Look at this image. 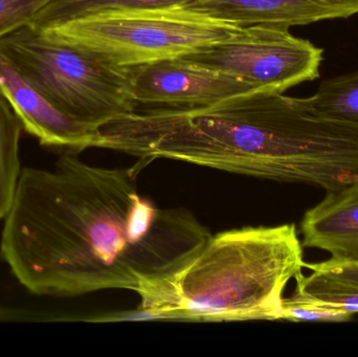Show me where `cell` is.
<instances>
[{"instance_id": "1", "label": "cell", "mask_w": 358, "mask_h": 357, "mask_svg": "<svg viewBox=\"0 0 358 357\" xmlns=\"http://www.w3.org/2000/svg\"><path fill=\"white\" fill-rule=\"evenodd\" d=\"M138 174L75 153L50 169L23 168L0 236V259L19 284L39 297L142 296L197 255L210 231L189 210L143 196Z\"/></svg>"}, {"instance_id": "2", "label": "cell", "mask_w": 358, "mask_h": 357, "mask_svg": "<svg viewBox=\"0 0 358 357\" xmlns=\"http://www.w3.org/2000/svg\"><path fill=\"white\" fill-rule=\"evenodd\" d=\"M96 148L273 182L338 190L358 177V128L324 117L307 98L257 90L193 108L140 109L99 129Z\"/></svg>"}, {"instance_id": "3", "label": "cell", "mask_w": 358, "mask_h": 357, "mask_svg": "<svg viewBox=\"0 0 358 357\" xmlns=\"http://www.w3.org/2000/svg\"><path fill=\"white\" fill-rule=\"evenodd\" d=\"M305 263L296 224L218 233L178 272L140 296L136 316L187 322L281 320L284 291Z\"/></svg>"}, {"instance_id": "4", "label": "cell", "mask_w": 358, "mask_h": 357, "mask_svg": "<svg viewBox=\"0 0 358 357\" xmlns=\"http://www.w3.org/2000/svg\"><path fill=\"white\" fill-rule=\"evenodd\" d=\"M33 27L48 39L119 67L178 58L243 29L183 6L100 13Z\"/></svg>"}, {"instance_id": "5", "label": "cell", "mask_w": 358, "mask_h": 357, "mask_svg": "<svg viewBox=\"0 0 358 357\" xmlns=\"http://www.w3.org/2000/svg\"><path fill=\"white\" fill-rule=\"evenodd\" d=\"M0 52L61 111L99 130L136 111L126 67L52 41L31 24L0 38Z\"/></svg>"}, {"instance_id": "6", "label": "cell", "mask_w": 358, "mask_h": 357, "mask_svg": "<svg viewBox=\"0 0 358 357\" xmlns=\"http://www.w3.org/2000/svg\"><path fill=\"white\" fill-rule=\"evenodd\" d=\"M180 58L239 78L259 90L284 92L320 77L323 50L292 35L285 25L256 24Z\"/></svg>"}, {"instance_id": "7", "label": "cell", "mask_w": 358, "mask_h": 357, "mask_svg": "<svg viewBox=\"0 0 358 357\" xmlns=\"http://www.w3.org/2000/svg\"><path fill=\"white\" fill-rule=\"evenodd\" d=\"M126 71L136 110L208 106L259 90L239 78L180 57L126 67Z\"/></svg>"}, {"instance_id": "8", "label": "cell", "mask_w": 358, "mask_h": 357, "mask_svg": "<svg viewBox=\"0 0 358 357\" xmlns=\"http://www.w3.org/2000/svg\"><path fill=\"white\" fill-rule=\"evenodd\" d=\"M0 90L16 113L23 130L44 148L59 154L94 148L99 130L76 121L29 83L0 52Z\"/></svg>"}, {"instance_id": "9", "label": "cell", "mask_w": 358, "mask_h": 357, "mask_svg": "<svg viewBox=\"0 0 358 357\" xmlns=\"http://www.w3.org/2000/svg\"><path fill=\"white\" fill-rule=\"evenodd\" d=\"M303 247L327 252L336 260L358 261V177L305 213Z\"/></svg>"}, {"instance_id": "10", "label": "cell", "mask_w": 358, "mask_h": 357, "mask_svg": "<svg viewBox=\"0 0 358 357\" xmlns=\"http://www.w3.org/2000/svg\"><path fill=\"white\" fill-rule=\"evenodd\" d=\"M23 126L0 90V220L10 212L22 168L19 140Z\"/></svg>"}, {"instance_id": "11", "label": "cell", "mask_w": 358, "mask_h": 357, "mask_svg": "<svg viewBox=\"0 0 358 357\" xmlns=\"http://www.w3.org/2000/svg\"><path fill=\"white\" fill-rule=\"evenodd\" d=\"M191 1L193 0H56L40 12L31 25L40 27L115 10L183 6Z\"/></svg>"}, {"instance_id": "12", "label": "cell", "mask_w": 358, "mask_h": 357, "mask_svg": "<svg viewBox=\"0 0 358 357\" xmlns=\"http://www.w3.org/2000/svg\"><path fill=\"white\" fill-rule=\"evenodd\" d=\"M307 101L324 117L358 128V71L325 80Z\"/></svg>"}, {"instance_id": "13", "label": "cell", "mask_w": 358, "mask_h": 357, "mask_svg": "<svg viewBox=\"0 0 358 357\" xmlns=\"http://www.w3.org/2000/svg\"><path fill=\"white\" fill-rule=\"evenodd\" d=\"M294 280V293L301 297L329 309L352 314L358 312V287L355 285L320 272H313L308 277L301 272Z\"/></svg>"}, {"instance_id": "14", "label": "cell", "mask_w": 358, "mask_h": 357, "mask_svg": "<svg viewBox=\"0 0 358 357\" xmlns=\"http://www.w3.org/2000/svg\"><path fill=\"white\" fill-rule=\"evenodd\" d=\"M352 314L341 310L329 309L315 302L305 299L294 293L283 300L281 320L292 322H348Z\"/></svg>"}, {"instance_id": "15", "label": "cell", "mask_w": 358, "mask_h": 357, "mask_svg": "<svg viewBox=\"0 0 358 357\" xmlns=\"http://www.w3.org/2000/svg\"><path fill=\"white\" fill-rule=\"evenodd\" d=\"M56 0H0V38L31 24L46 6Z\"/></svg>"}, {"instance_id": "16", "label": "cell", "mask_w": 358, "mask_h": 357, "mask_svg": "<svg viewBox=\"0 0 358 357\" xmlns=\"http://www.w3.org/2000/svg\"><path fill=\"white\" fill-rule=\"evenodd\" d=\"M311 22L347 18L358 14V0H296Z\"/></svg>"}, {"instance_id": "17", "label": "cell", "mask_w": 358, "mask_h": 357, "mask_svg": "<svg viewBox=\"0 0 358 357\" xmlns=\"http://www.w3.org/2000/svg\"><path fill=\"white\" fill-rule=\"evenodd\" d=\"M305 268H309L313 272H324L358 287V261L331 258L319 263H305Z\"/></svg>"}, {"instance_id": "18", "label": "cell", "mask_w": 358, "mask_h": 357, "mask_svg": "<svg viewBox=\"0 0 358 357\" xmlns=\"http://www.w3.org/2000/svg\"><path fill=\"white\" fill-rule=\"evenodd\" d=\"M31 314L22 309H15V308H6L0 306V322L6 321L25 320Z\"/></svg>"}]
</instances>
